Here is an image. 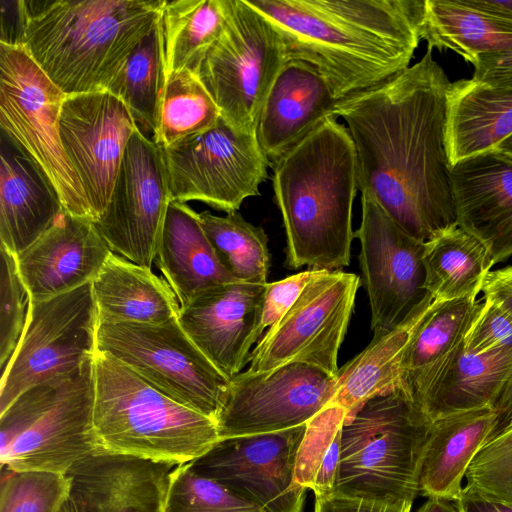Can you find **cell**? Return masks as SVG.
Listing matches in <instances>:
<instances>
[{
	"instance_id": "obj_1",
	"label": "cell",
	"mask_w": 512,
	"mask_h": 512,
	"mask_svg": "<svg viewBox=\"0 0 512 512\" xmlns=\"http://www.w3.org/2000/svg\"><path fill=\"white\" fill-rule=\"evenodd\" d=\"M450 85L427 49L416 64L340 99L333 111L354 144L358 190L422 242L456 224L446 144Z\"/></svg>"
},
{
	"instance_id": "obj_2",
	"label": "cell",
	"mask_w": 512,
	"mask_h": 512,
	"mask_svg": "<svg viewBox=\"0 0 512 512\" xmlns=\"http://www.w3.org/2000/svg\"><path fill=\"white\" fill-rule=\"evenodd\" d=\"M278 29L286 59L316 67L340 100L409 67L417 31L405 0H246Z\"/></svg>"
},
{
	"instance_id": "obj_3",
	"label": "cell",
	"mask_w": 512,
	"mask_h": 512,
	"mask_svg": "<svg viewBox=\"0 0 512 512\" xmlns=\"http://www.w3.org/2000/svg\"><path fill=\"white\" fill-rule=\"evenodd\" d=\"M328 117L272 162L289 269L341 270L350 264L356 154L346 125Z\"/></svg>"
},
{
	"instance_id": "obj_4",
	"label": "cell",
	"mask_w": 512,
	"mask_h": 512,
	"mask_svg": "<svg viewBox=\"0 0 512 512\" xmlns=\"http://www.w3.org/2000/svg\"><path fill=\"white\" fill-rule=\"evenodd\" d=\"M166 0H18L15 40L66 95L108 91Z\"/></svg>"
},
{
	"instance_id": "obj_5",
	"label": "cell",
	"mask_w": 512,
	"mask_h": 512,
	"mask_svg": "<svg viewBox=\"0 0 512 512\" xmlns=\"http://www.w3.org/2000/svg\"><path fill=\"white\" fill-rule=\"evenodd\" d=\"M94 381L99 450L177 466L220 439L215 421L164 395L108 353L96 352Z\"/></svg>"
},
{
	"instance_id": "obj_6",
	"label": "cell",
	"mask_w": 512,
	"mask_h": 512,
	"mask_svg": "<svg viewBox=\"0 0 512 512\" xmlns=\"http://www.w3.org/2000/svg\"><path fill=\"white\" fill-rule=\"evenodd\" d=\"M432 421L403 390L367 400L341 432L333 493L383 503H413Z\"/></svg>"
},
{
	"instance_id": "obj_7",
	"label": "cell",
	"mask_w": 512,
	"mask_h": 512,
	"mask_svg": "<svg viewBox=\"0 0 512 512\" xmlns=\"http://www.w3.org/2000/svg\"><path fill=\"white\" fill-rule=\"evenodd\" d=\"M94 358L22 392L0 413L1 466L66 474L99 450Z\"/></svg>"
},
{
	"instance_id": "obj_8",
	"label": "cell",
	"mask_w": 512,
	"mask_h": 512,
	"mask_svg": "<svg viewBox=\"0 0 512 512\" xmlns=\"http://www.w3.org/2000/svg\"><path fill=\"white\" fill-rule=\"evenodd\" d=\"M66 94L23 46L0 41V127L44 173L65 211L94 215L61 142L59 121Z\"/></svg>"
},
{
	"instance_id": "obj_9",
	"label": "cell",
	"mask_w": 512,
	"mask_h": 512,
	"mask_svg": "<svg viewBox=\"0 0 512 512\" xmlns=\"http://www.w3.org/2000/svg\"><path fill=\"white\" fill-rule=\"evenodd\" d=\"M225 22L195 75L235 129L255 133L258 114L286 62L275 25L246 0H222Z\"/></svg>"
},
{
	"instance_id": "obj_10",
	"label": "cell",
	"mask_w": 512,
	"mask_h": 512,
	"mask_svg": "<svg viewBox=\"0 0 512 512\" xmlns=\"http://www.w3.org/2000/svg\"><path fill=\"white\" fill-rule=\"evenodd\" d=\"M97 351L110 354L179 404L217 421L230 380L197 348L177 317L162 324L99 322Z\"/></svg>"
},
{
	"instance_id": "obj_11",
	"label": "cell",
	"mask_w": 512,
	"mask_h": 512,
	"mask_svg": "<svg viewBox=\"0 0 512 512\" xmlns=\"http://www.w3.org/2000/svg\"><path fill=\"white\" fill-rule=\"evenodd\" d=\"M160 148L171 200H196L226 213L260 194L271 167L255 133L237 130L222 117L210 129Z\"/></svg>"
},
{
	"instance_id": "obj_12",
	"label": "cell",
	"mask_w": 512,
	"mask_h": 512,
	"mask_svg": "<svg viewBox=\"0 0 512 512\" xmlns=\"http://www.w3.org/2000/svg\"><path fill=\"white\" fill-rule=\"evenodd\" d=\"M98 312L92 282L30 300L20 343L0 381V413L28 388L67 375L95 357Z\"/></svg>"
},
{
	"instance_id": "obj_13",
	"label": "cell",
	"mask_w": 512,
	"mask_h": 512,
	"mask_svg": "<svg viewBox=\"0 0 512 512\" xmlns=\"http://www.w3.org/2000/svg\"><path fill=\"white\" fill-rule=\"evenodd\" d=\"M360 278L322 270L290 310L260 339L247 371L301 363L337 375L338 353L354 310Z\"/></svg>"
},
{
	"instance_id": "obj_14",
	"label": "cell",
	"mask_w": 512,
	"mask_h": 512,
	"mask_svg": "<svg viewBox=\"0 0 512 512\" xmlns=\"http://www.w3.org/2000/svg\"><path fill=\"white\" fill-rule=\"evenodd\" d=\"M306 426L219 439L189 465L265 512H302L295 468Z\"/></svg>"
},
{
	"instance_id": "obj_15",
	"label": "cell",
	"mask_w": 512,
	"mask_h": 512,
	"mask_svg": "<svg viewBox=\"0 0 512 512\" xmlns=\"http://www.w3.org/2000/svg\"><path fill=\"white\" fill-rule=\"evenodd\" d=\"M171 201L162 150L137 126L109 203L94 224L113 253L151 268Z\"/></svg>"
},
{
	"instance_id": "obj_16",
	"label": "cell",
	"mask_w": 512,
	"mask_h": 512,
	"mask_svg": "<svg viewBox=\"0 0 512 512\" xmlns=\"http://www.w3.org/2000/svg\"><path fill=\"white\" fill-rule=\"evenodd\" d=\"M336 376L290 363L245 371L230 380L216 424L219 438L281 431L306 424L333 400Z\"/></svg>"
},
{
	"instance_id": "obj_17",
	"label": "cell",
	"mask_w": 512,
	"mask_h": 512,
	"mask_svg": "<svg viewBox=\"0 0 512 512\" xmlns=\"http://www.w3.org/2000/svg\"><path fill=\"white\" fill-rule=\"evenodd\" d=\"M362 218L355 237L366 288L373 336L388 332L421 302L425 272L424 243L401 229L367 194H361Z\"/></svg>"
},
{
	"instance_id": "obj_18",
	"label": "cell",
	"mask_w": 512,
	"mask_h": 512,
	"mask_svg": "<svg viewBox=\"0 0 512 512\" xmlns=\"http://www.w3.org/2000/svg\"><path fill=\"white\" fill-rule=\"evenodd\" d=\"M137 124L109 91L67 95L59 129L63 149L76 171L97 221L105 211L127 143Z\"/></svg>"
},
{
	"instance_id": "obj_19",
	"label": "cell",
	"mask_w": 512,
	"mask_h": 512,
	"mask_svg": "<svg viewBox=\"0 0 512 512\" xmlns=\"http://www.w3.org/2000/svg\"><path fill=\"white\" fill-rule=\"evenodd\" d=\"M266 284L224 283L180 307L177 318L181 327L228 380L250 363L251 347L261 337Z\"/></svg>"
},
{
	"instance_id": "obj_20",
	"label": "cell",
	"mask_w": 512,
	"mask_h": 512,
	"mask_svg": "<svg viewBox=\"0 0 512 512\" xmlns=\"http://www.w3.org/2000/svg\"><path fill=\"white\" fill-rule=\"evenodd\" d=\"M174 464L98 450L67 473L83 512H166Z\"/></svg>"
},
{
	"instance_id": "obj_21",
	"label": "cell",
	"mask_w": 512,
	"mask_h": 512,
	"mask_svg": "<svg viewBox=\"0 0 512 512\" xmlns=\"http://www.w3.org/2000/svg\"><path fill=\"white\" fill-rule=\"evenodd\" d=\"M111 253L93 221L64 210L16 262L30 300L40 301L92 282Z\"/></svg>"
},
{
	"instance_id": "obj_22",
	"label": "cell",
	"mask_w": 512,
	"mask_h": 512,
	"mask_svg": "<svg viewBox=\"0 0 512 512\" xmlns=\"http://www.w3.org/2000/svg\"><path fill=\"white\" fill-rule=\"evenodd\" d=\"M456 224L480 240L493 265L512 256V156L492 149L451 165Z\"/></svg>"
},
{
	"instance_id": "obj_23",
	"label": "cell",
	"mask_w": 512,
	"mask_h": 512,
	"mask_svg": "<svg viewBox=\"0 0 512 512\" xmlns=\"http://www.w3.org/2000/svg\"><path fill=\"white\" fill-rule=\"evenodd\" d=\"M339 99L327 79L310 63L287 59L258 114L255 136L271 162L328 117Z\"/></svg>"
},
{
	"instance_id": "obj_24",
	"label": "cell",
	"mask_w": 512,
	"mask_h": 512,
	"mask_svg": "<svg viewBox=\"0 0 512 512\" xmlns=\"http://www.w3.org/2000/svg\"><path fill=\"white\" fill-rule=\"evenodd\" d=\"M64 211L39 167L7 136L0 144V245L17 256Z\"/></svg>"
},
{
	"instance_id": "obj_25",
	"label": "cell",
	"mask_w": 512,
	"mask_h": 512,
	"mask_svg": "<svg viewBox=\"0 0 512 512\" xmlns=\"http://www.w3.org/2000/svg\"><path fill=\"white\" fill-rule=\"evenodd\" d=\"M154 261L180 307L212 287L237 281L218 259L199 213L178 201L169 203Z\"/></svg>"
},
{
	"instance_id": "obj_26",
	"label": "cell",
	"mask_w": 512,
	"mask_h": 512,
	"mask_svg": "<svg viewBox=\"0 0 512 512\" xmlns=\"http://www.w3.org/2000/svg\"><path fill=\"white\" fill-rule=\"evenodd\" d=\"M426 294L394 328L373 336L370 344L339 368L336 392L330 404L342 407L350 418L367 400L402 389V365L418 328L436 305ZM405 392V391H404Z\"/></svg>"
},
{
	"instance_id": "obj_27",
	"label": "cell",
	"mask_w": 512,
	"mask_h": 512,
	"mask_svg": "<svg viewBox=\"0 0 512 512\" xmlns=\"http://www.w3.org/2000/svg\"><path fill=\"white\" fill-rule=\"evenodd\" d=\"M496 424L491 407L460 412L432 422L418 471L424 496L458 500L466 472Z\"/></svg>"
},
{
	"instance_id": "obj_28",
	"label": "cell",
	"mask_w": 512,
	"mask_h": 512,
	"mask_svg": "<svg viewBox=\"0 0 512 512\" xmlns=\"http://www.w3.org/2000/svg\"><path fill=\"white\" fill-rule=\"evenodd\" d=\"M92 291L99 322L162 324L180 310L165 279L113 252L93 279Z\"/></svg>"
},
{
	"instance_id": "obj_29",
	"label": "cell",
	"mask_w": 512,
	"mask_h": 512,
	"mask_svg": "<svg viewBox=\"0 0 512 512\" xmlns=\"http://www.w3.org/2000/svg\"><path fill=\"white\" fill-rule=\"evenodd\" d=\"M512 135V89L471 79L450 85L446 144L451 165L496 149Z\"/></svg>"
},
{
	"instance_id": "obj_30",
	"label": "cell",
	"mask_w": 512,
	"mask_h": 512,
	"mask_svg": "<svg viewBox=\"0 0 512 512\" xmlns=\"http://www.w3.org/2000/svg\"><path fill=\"white\" fill-rule=\"evenodd\" d=\"M479 305L476 299L437 301L415 333L402 365V389L420 409L462 349Z\"/></svg>"
},
{
	"instance_id": "obj_31",
	"label": "cell",
	"mask_w": 512,
	"mask_h": 512,
	"mask_svg": "<svg viewBox=\"0 0 512 512\" xmlns=\"http://www.w3.org/2000/svg\"><path fill=\"white\" fill-rule=\"evenodd\" d=\"M511 377L512 350L476 354L463 346L421 409L433 422L460 412L493 408Z\"/></svg>"
},
{
	"instance_id": "obj_32",
	"label": "cell",
	"mask_w": 512,
	"mask_h": 512,
	"mask_svg": "<svg viewBox=\"0 0 512 512\" xmlns=\"http://www.w3.org/2000/svg\"><path fill=\"white\" fill-rule=\"evenodd\" d=\"M420 38L428 49H448L472 65L479 57L512 50V23L465 0H424Z\"/></svg>"
},
{
	"instance_id": "obj_33",
	"label": "cell",
	"mask_w": 512,
	"mask_h": 512,
	"mask_svg": "<svg viewBox=\"0 0 512 512\" xmlns=\"http://www.w3.org/2000/svg\"><path fill=\"white\" fill-rule=\"evenodd\" d=\"M422 262L423 289L441 302L476 299L493 266L486 246L457 224L424 243Z\"/></svg>"
},
{
	"instance_id": "obj_34",
	"label": "cell",
	"mask_w": 512,
	"mask_h": 512,
	"mask_svg": "<svg viewBox=\"0 0 512 512\" xmlns=\"http://www.w3.org/2000/svg\"><path fill=\"white\" fill-rule=\"evenodd\" d=\"M224 22L222 0L166 1L160 15L165 81L186 69L195 74Z\"/></svg>"
},
{
	"instance_id": "obj_35",
	"label": "cell",
	"mask_w": 512,
	"mask_h": 512,
	"mask_svg": "<svg viewBox=\"0 0 512 512\" xmlns=\"http://www.w3.org/2000/svg\"><path fill=\"white\" fill-rule=\"evenodd\" d=\"M164 86L159 18L131 52L108 91L126 105L140 129L154 136Z\"/></svg>"
},
{
	"instance_id": "obj_36",
	"label": "cell",
	"mask_w": 512,
	"mask_h": 512,
	"mask_svg": "<svg viewBox=\"0 0 512 512\" xmlns=\"http://www.w3.org/2000/svg\"><path fill=\"white\" fill-rule=\"evenodd\" d=\"M201 226L225 269L240 282L266 284L270 267L268 236L234 211L199 213Z\"/></svg>"
},
{
	"instance_id": "obj_37",
	"label": "cell",
	"mask_w": 512,
	"mask_h": 512,
	"mask_svg": "<svg viewBox=\"0 0 512 512\" xmlns=\"http://www.w3.org/2000/svg\"><path fill=\"white\" fill-rule=\"evenodd\" d=\"M221 117L208 90L190 70H183L165 81L153 141L168 147L191 135L213 127Z\"/></svg>"
},
{
	"instance_id": "obj_38",
	"label": "cell",
	"mask_w": 512,
	"mask_h": 512,
	"mask_svg": "<svg viewBox=\"0 0 512 512\" xmlns=\"http://www.w3.org/2000/svg\"><path fill=\"white\" fill-rule=\"evenodd\" d=\"M346 411L329 404L306 424L296 459V481L315 496L333 493Z\"/></svg>"
},
{
	"instance_id": "obj_39",
	"label": "cell",
	"mask_w": 512,
	"mask_h": 512,
	"mask_svg": "<svg viewBox=\"0 0 512 512\" xmlns=\"http://www.w3.org/2000/svg\"><path fill=\"white\" fill-rule=\"evenodd\" d=\"M69 496L66 474L1 466L0 512H60Z\"/></svg>"
},
{
	"instance_id": "obj_40",
	"label": "cell",
	"mask_w": 512,
	"mask_h": 512,
	"mask_svg": "<svg viewBox=\"0 0 512 512\" xmlns=\"http://www.w3.org/2000/svg\"><path fill=\"white\" fill-rule=\"evenodd\" d=\"M166 512L265 511L184 463L172 472Z\"/></svg>"
},
{
	"instance_id": "obj_41",
	"label": "cell",
	"mask_w": 512,
	"mask_h": 512,
	"mask_svg": "<svg viewBox=\"0 0 512 512\" xmlns=\"http://www.w3.org/2000/svg\"><path fill=\"white\" fill-rule=\"evenodd\" d=\"M0 372L6 371L26 327L30 296L16 256L0 245Z\"/></svg>"
},
{
	"instance_id": "obj_42",
	"label": "cell",
	"mask_w": 512,
	"mask_h": 512,
	"mask_svg": "<svg viewBox=\"0 0 512 512\" xmlns=\"http://www.w3.org/2000/svg\"><path fill=\"white\" fill-rule=\"evenodd\" d=\"M463 346L476 354L512 350V315L496 303L483 299Z\"/></svg>"
},
{
	"instance_id": "obj_43",
	"label": "cell",
	"mask_w": 512,
	"mask_h": 512,
	"mask_svg": "<svg viewBox=\"0 0 512 512\" xmlns=\"http://www.w3.org/2000/svg\"><path fill=\"white\" fill-rule=\"evenodd\" d=\"M321 271L309 269L266 284L259 324L261 336L265 329L276 324L290 310L305 287Z\"/></svg>"
},
{
	"instance_id": "obj_44",
	"label": "cell",
	"mask_w": 512,
	"mask_h": 512,
	"mask_svg": "<svg viewBox=\"0 0 512 512\" xmlns=\"http://www.w3.org/2000/svg\"><path fill=\"white\" fill-rule=\"evenodd\" d=\"M412 503H383L336 493L315 496L314 512H410Z\"/></svg>"
},
{
	"instance_id": "obj_45",
	"label": "cell",
	"mask_w": 512,
	"mask_h": 512,
	"mask_svg": "<svg viewBox=\"0 0 512 512\" xmlns=\"http://www.w3.org/2000/svg\"><path fill=\"white\" fill-rule=\"evenodd\" d=\"M473 66V79L492 87L512 89V50L483 55Z\"/></svg>"
},
{
	"instance_id": "obj_46",
	"label": "cell",
	"mask_w": 512,
	"mask_h": 512,
	"mask_svg": "<svg viewBox=\"0 0 512 512\" xmlns=\"http://www.w3.org/2000/svg\"><path fill=\"white\" fill-rule=\"evenodd\" d=\"M481 292L512 315V265L491 270L485 277Z\"/></svg>"
},
{
	"instance_id": "obj_47",
	"label": "cell",
	"mask_w": 512,
	"mask_h": 512,
	"mask_svg": "<svg viewBox=\"0 0 512 512\" xmlns=\"http://www.w3.org/2000/svg\"><path fill=\"white\" fill-rule=\"evenodd\" d=\"M456 502L462 512H512V502L487 498L465 488Z\"/></svg>"
},
{
	"instance_id": "obj_48",
	"label": "cell",
	"mask_w": 512,
	"mask_h": 512,
	"mask_svg": "<svg viewBox=\"0 0 512 512\" xmlns=\"http://www.w3.org/2000/svg\"><path fill=\"white\" fill-rule=\"evenodd\" d=\"M493 410L496 414V424L488 438L494 436L512 422V377L495 403Z\"/></svg>"
},
{
	"instance_id": "obj_49",
	"label": "cell",
	"mask_w": 512,
	"mask_h": 512,
	"mask_svg": "<svg viewBox=\"0 0 512 512\" xmlns=\"http://www.w3.org/2000/svg\"><path fill=\"white\" fill-rule=\"evenodd\" d=\"M465 2L476 9L512 23V0H465Z\"/></svg>"
},
{
	"instance_id": "obj_50",
	"label": "cell",
	"mask_w": 512,
	"mask_h": 512,
	"mask_svg": "<svg viewBox=\"0 0 512 512\" xmlns=\"http://www.w3.org/2000/svg\"><path fill=\"white\" fill-rule=\"evenodd\" d=\"M417 512H462L454 500L429 497Z\"/></svg>"
},
{
	"instance_id": "obj_51",
	"label": "cell",
	"mask_w": 512,
	"mask_h": 512,
	"mask_svg": "<svg viewBox=\"0 0 512 512\" xmlns=\"http://www.w3.org/2000/svg\"><path fill=\"white\" fill-rule=\"evenodd\" d=\"M496 149L512 156V135H510L507 139L500 143Z\"/></svg>"
},
{
	"instance_id": "obj_52",
	"label": "cell",
	"mask_w": 512,
	"mask_h": 512,
	"mask_svg": "<svg viewBox=\"0 0 512 512\" xmlns=\"http://www.w3.org/2000/svg\"><path fill=\"white\" fill-rule=\"evenodd\" d=\"M60 512H83L70 498L64 504Z\"/></svg>"
}]
</instances>
